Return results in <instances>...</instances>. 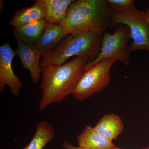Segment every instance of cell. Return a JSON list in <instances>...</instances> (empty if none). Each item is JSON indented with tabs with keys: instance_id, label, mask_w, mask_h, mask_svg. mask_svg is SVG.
I'll return each instance as SVG.
<instances>
[{
	"instance_id": "cell-7",
	"label": "cell",
	"mask_w": 149,
	"mask_h": 149,
	"mask_svg": "<svg viewBox=\"0 0 149 149\" xmlns=\"http://www.w3.org/2000/svg\"><path fill=\"white\" fill-rule=\"evenodd\" d=\"M13 34L17 45L15 53L19 57L24 69L29 70L32 83L37 85L41 76L40 59L42 54L35 43L24 39L14 30Z\"/></svg>"
},
{
	"instance_id": "cell-16",
	"label": "cell",
	"mask_w": 149,
	"mask_h": 149,
	"mask_svg": "<svg viewBox=\"0 0 149 149\" xmlns=\"http://www.w3.org/2000/svg\"><path fill=\"white\" fill-rule=\"evenodd\" d=\"M111 11L124 12L135 8L133 0H107Z\"/></svg>"
},
{
	"instance_id": "cell-10",
	"label": "cell",
	"mask_w": 149,
	"mask_h": 149,
	"mask_svg": "<svg viewBox=\"0 0 149 149\" xmlns=\"http://www.w3.org/2000/svg\"><path fill=\"white\" fill-rule=\"evenodd\" d=\"M35 2V4L30 7L16 11L9 22L11 26L18 28L32 22L45 19L47 10L43 0H36Z\"/></svg>"
},
{
	"instance_id": "cell-8",
	"label": "cell",
	"mask_w": 149,
	"mask_h": 149,
	"mask_svg": "<svg viewBox=\"0 0 149 149\" xmlns=\"http://www.w3.org/2000/svg\"><path fill=\"white\" fill-rule=\"evenodd\" d=\"M16 55L9 43L0 47V92L3 93L6 86H8L11 94L17 96L23 84L13 72L12 62Z\"/></svg>"
},
{
	"instance_id": "cell-18",
	"label": "cell",
	"mask_w": 149,
	"mask_h": 149,
	"mask_svg": "<svg viewBox=\"0 0 149 149\" xmlns=\"http://www.w3.org/2000/svg\"><path fill=\"white\" fill-rule=\"evenodd\" d=\"M145 18L147 22L149 24V9L145 11Z\"/></svg>"
},
{
	"instance_id": "cell-1",
	"label": "cell",
	"mask_w": 149,
	"mask_h": 149,
	"mask_svg": "<svg viewBox=\"0 0 149 149\" xmlns=\"http://www.w3.org/2000/svg\"><path fill=\"white\" fill-rule=\"evenodd\" d=\"M87 58L76 56L61 65H47L41 67L42 95L39 108L44 110L50 105L62 101L74 92L82 74Z\"/></svg>"
},
{
	"instance_id": "cell-14",
	"label": "cell",
	"mask_w": 149,
	"mask_h": 149,
	"mask_svg": "<svg viewBox=\"0 0 149 149\" xmlns=\"http://www.w3.org/2000/svg\"><path fill=\"white\" fill-rule=\"evenodd\" d=\"M74 0H43L46 6L47 24H60Z\"/></svg>"
},
{
	"instance_id": "cell-19",
	"label": "cell",
	"mask_w": 149,
	"mask_h": 149,
	"mask_svg": "<svg viewBox=\"0 0 149 149\" xmlns=\"http://www.w3.org/2000/svg\"><path fill=\"white\" fill-rule=\"evenodd\" d=\"M112 149H123V148H118V147H117L116 146H115L114 148H113ZM141 149H149V146H148L147 147H146V148H143Z\"/></svg>"
},
{
	"instance_id": "cell-2",
	"label": "cell",
	"mask_w": 149,
	"mask_h": 149,
	"mask_svg": "<svg viewBox=\"0 0 149 149\" xmlns=\"http://www.w3.org/2000/svg\"><path fill=\"white\" fill-rule=\"evenodd\" d=\"M69 35L90 32L103 33L111 25L107 0L73 1L60 23Z\"/></svg>"
},
{
	"instance_id": "cell-12",
	"label": "cell",
	"mask_w": 149,
	"mask_h": 149,
	"mask_svg": "<svg viewBox=\"0 0 149 149\" xmlns=\"http://www.w3.org/2000/svg\"><path fill=\"white\" fill-rule=\"evenodd\" d=\"M123 128L121 118L115 113L105 115L94 127L96 132L101 136L112 141L121 134Z\"/></svg>"
},
{
	"instance_id": "cell-13",
	"label": "cell",
	"mask_w": 149,
	"mask_h": 149,
	"mask_svg": "<svg viewBox=\"0 0 149 149\" xmlns=\"http://www.w3.org/2000/svg\"><path fill=\"white\" fill-rule=\"evenodd\" d=\"M55 136V131L49 123L40 120L37 123L34 136L27 146L21 149H44L52 141Z\"/></svg>"
},
{
	"instance_id": "cell-17",
	"label": "cell",
	"mask_w": 149,
	"mask_h": 149,
	"mask_svg": "<svg viewBox=\"0 0 149 149\" xmlns=\"http://www.w3.org/2000/svg\"><path fill=\"white\" fill-rule=\"evenodd\" d=\"M63 148L64 149H87L80 146H74L67 141L63 142Z\"/></svg>"
},
{
	"instance_id": "cell-15",
	"label": "cell",
	"mask_w": 149,
	"mask_h": 149,
	"mask_svg": "<svg viewBox=\"0 0 149 149\" xmlns=\"http://www.w3.org/2000/svg\"><path fill=\"white\" fill-rule=\"evenodd\" d=\"M47 25L45 19H42L14 28L13 30L24 39L35 43L40 39Z\"/></svg>"
},
{
	"instance_id": "cell-3",
	"label": "cell",
	"mask_w": 149,
	"mask_h": 149,
	"mask_svg": "<svg viewBox=\"0 0 149 149\" xmlns=\"http://www.w3.org/2000/svg\"><path fill=\"white\" fill-rule=\"evenodd\" d=\"M103 37V33L97 32L68 35L54 49L43 54L40 66L61 65L74 56L84 57L89 61H93L100 54Z\"/></svg>"
},
{
	"instance_id": "cell-9",
	"label": "cell",
	"mask_w": 149,
	"mask_h": 149,
	"mask_svg": "<svg viewBox=\"0 0 149 149\" xmlns=\"http://www.w3.org/2000/svg\"><path fill=\"white\" fill-rule=\"evenodd\" d=\"M68 35L67 31L61 24H47L35 45L43 55L57 46Z\"/></svg>"
},
{
	"instance_id": "cell-4",
	"label": "cell",
	"mask_w": 149,
	"mask_h": 149,
	"mask_svg": "<svg viewBox=\"0 0 149 149\" xmlns=\"http://www.w3.org/2000/svg\"><path fill=\"white\" fill-rule=\"evenodd\" d=\"M115 27L112 33L106 32L103 34L100 54L95 60L87 63L84 71L105 59H113L124 65H129L131 52L129 44L131 38L130 29L122 24Z\"/></svg>"
},
{
	"instance_id": "cell-5",
	"label": "cell",
	"mask_w": 149,
	"mask_h": 149,
	"mask_svg": "<svg viewBox=\"0 0 149 149\" xmlns=\"http://www.w3.org/2000/svg\"><path fill=\"white\" fill-rule=\"evenodd\" d=\"M111 27L118 24L126 25L130 30L132 42L131 52L144 50L149 52V24L145 18V11L134 8L124 12L111 11Z\"/></svg>"
},
{
	"instance_id": "cell-6",
	"label": "cell",
	"mask_w": 149,
	"mask_h": 149,
	"mask_svg": "<svg viewBox=\"0 0 149 149\" xmlns=\"http://www.w3.org/2000/svg\"><path fill=\"white\" fill-rule=\"evenodd\" d=\"M116 61L105 59L84 71L72 93L73 97L82 101L106 88L110 82V70Z\"/></svg>"
},
{
	"instance_id": "cell-11",
	"label": "cell",
	"mask_w": 149,
	"mask_h": 149,
	"mask_svg": "<svg viewBox=\"0 0 149 149\" xmlns=\"http://www.w3.org/2000/svg\"><path fill=\"white\" fill-rule=\"evenodd\" d=\"M78 146L87 149H112V141L101 136L91 125H87L76 137Z\"/></svg>"
}]
</instances>
